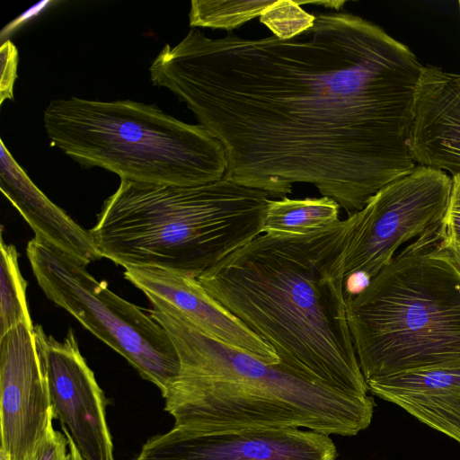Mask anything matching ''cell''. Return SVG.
<instances>
[{"mask_svg":"<svg viewBox=\"0 0 460 460\" xmlns=\"http://www.w3.org/2000/svg\"><path fill=\"white\" fill-rule=\"evenodd\" d=\"M314 15L287 40L191 29L163 48L150 79L222 143L224 178L279 199L312 184L349 216L416 166L409 135L423 66L371 22Z\"/></svg>","mask_w":460,"mask_h":460,"instance_id":"obj_1","label":"cell"},{"mask_svg":"<svg viewBox=\"0 0 460 460\" xmlns=\"http://www.w3.org/2000/svg\"><path fill=\"white\" fill-rule=\"evenodd\" d=\"M352 225L350 215L305 234H261L197 279L281 363L335 391L365 397L344 283Z\"/></svg>","mask_w":460,"mask_h":460,"instance_id":"obj_2","label":"cell"},{"mask_svg":"<svg viewBox=\"0 0 460 460\" xmlns=\"http://www.w3.org/2000/svg\"><path fill=\"white\" fill-rule=\"evenodd\" d=\"M148 299L150 315L166 330L180 359L178 378L162 394L174 427L305 428L354 436L369 426L372 397L340 393L281 362L265 363L210 335L160 298Z\"/></svg>","mask_w":460,"mask_h":460,"instance_id":"obj_3","label":"cell"},{"mask_svg":"<svg viewBox=\"0 0 460 460\" xmlns=\"http://www.w3.org/2000/svg\"><path fill=\"white\" fill-rule=\"evenodd\" d=\"M270 197L226 178L199 186L120 180L89 231L102 257L197 279L262 234Z\"/></svg>","mask_w":460,"mask_h":460,"instance_id":"obj_4","label":"cell"},{"mask_svg":"<svg viewBox=\"0 0 460 460\" xmlns=\"http://www.w3.org/2000/svg\"><path fill=\"white\" fill-rule=\"evenodd\" d=\"M440 225L396 252L356 295L347 316L366 382L460 367V270L439 246Z\"/></svg>","mask_w":460,"mask_h":460,"instance_id":"obj_5","label":"cell"},{"mask_svg":"<svg viewBox=\"0 0 460 460\" xmlns=\"http://www.w3.org/2000/svg\"><path fill=\"white\" fill-rule=\"evenodd\" d=\"M51 145L84 167H100L139 183L199 186L222 180L227 157L201 124L155 104L123 100H52L43 112Z\"/></svg>","mask_w":460,"mask_h":460,"instance_id":"obj_6","label":"cell"},{"mask_svg":"<svg viewBox=\"0 0 460 460\" xmlns=\"http://www.w3.org/2000/svg\"><path fill=\"white\" fill-rule=\"evenodd\" d=\"M26 253L49 300L124 357L162 394L175 382L181 370L176 349L150 314L111 292L85 265L35 237L28 243Z\"/></svg>","mask_w":460,"mask_h":460,"instance_id":"obj_7","label":"cell"},{"mask_svg":"<svg viewBox=\"0 0 460 460\" xmlns=\"http://www.w3.org/2000/svg\"><path fill=\"white\" fill-rule=\"evenodd\" d=\"M451 189V175L416 165L351 215L344 261L346 299L362 290L402 245L441 224Z\"/></svg>","mask_w":460,"mask_h":460,"instance_id":"obj_8","label":"cell"},{"mask_svg":"<svg viewBox=\"0 0 460 460\" xmlns=\"http://www.w3.org/2000/svg\"><path fill=\"white\" fill-rule=\"evenodd\" d=\"M54 418L84 460H114L106 420L108 401L69 329L63 341L34 325Z\"/></svg>","mask_w":460,"mask_h":460,"instance_id":"obj_9","label":"cell"},{"mask_svg":"<svg viewBox=\"0 0 460 460\" xmlns=\"http://www.w3.org/2000/svg\"><path fill=\"white\" fill-rule=\"evenodd\" d=\"M53 418L34 326L21 323L0 337V449L29 460Z\"/></svg>","mask_w":460,"mask_h":460,"instance_id":"obj_10","label":"cell"},{"mask_svg":"<svg viewBox=\"0 0 460 460\" xmlns=\"http://www.w3.org/2000/svg\"><path fill=\"white\" fill-rule=\"evenodd\" d=\"M329 435L297 428L205 431L173 427L135 460H335Z\"/></svg>","mask_w":460,"mask_h":460,"instance_id":"obj_11","label":"cell"},{"mask_svg":"<svg viewBox=\"0 0 460 460\" xmlns=\"http://www.w3.org/2000/svg\"><path fill=\"white\" fill-rule=\"evenodd\" d=\"M409 148L416 165L460 174V74L422 67L416 86Z\"/></svg>","mask_w":460,"mask_h":460,"instance_id":"obj_12","label":"cell"},{"mask_svg":"<svg viewBox=\"0 0 460 460\" xmlns=\"http://www.w3.org/2000/svg\"><path fill=\"white\" fill-rule=\"evenodd\" d=\"M124 277L146 296L160 298L223 342L268 364L279 363L275 351L209 296L197 279L158 267L128 266Z\"/></svg>","mask_w":460,"mask_h":460,"instance_id":"obj_13","label":"cell"},{"mask_svg":"<svg viewBox=\"0 0 460 460\" xmlns=\"http://www.w3.org/2000/svg\"><path fill=\"white\" fill-rule=\"evenodd\" d=\"M0 189L34 231L35 238L87 265L102 258L90 231L54 204L0 141Z\"/></svg>","mask_w":460,"mask_h":460,"instance_id":"obj_14","label":"cell"},{"mask_svg":"<svg viewBox=\"0 0 460 460\" xmlns=\"http://www.w3.org/2000/svg\"><path fill=\"white\" fill-rule=\"evenodd\" d=\"M366 383L375 395L460 444V367L404 372Z\"/></svg>","mask_w":460,"mask_h":460,"instance_id":"obj_15","label":"cell"},{"mask_svg":"<svg viewBox=\"0 0 460 460\" xmlns=\"http://www.w3.org/2000/svg\"><path fill=\"white\" fill-rule=\"evenodd\" d=\"M341 207L328 197L269 199L262 234L297 235L315 232L339 220Z\"/></svg>","mask_w":460,"mask_h":460,"instance_id":"obj_16","label":"cell"},{"mask_svg":"<svg viewBox=\"0 0 460 460\" xmlns=\"http://www.w3.org/2000/svg\"><path fill=\"white\" fill-rule=\"evenodd\" d=\"M0 337L13 327L24 323L34 326L26 299L27 281L18 265L14 245L0 240Z\"/></svg>","mask_w":460,"mask_h":460,"instance_id":"obj_17","label":"cell"},{"mask_svg":"<svg viewBox=\"0 0 460 460\" xmlns=\"http://www.w3.org/2000/svg\"><path fill=\"white\" fill-rule=\"evenodd\" d=\"M276 0H193L190 26L232 31L261 13Z\"/></svg>","mask_w":460,"mask_h":460,"instance_id":"obj_18","label":"cell"},{"mask_svg":"<svg viewBox=\"0 0 460 460\" xmlns=\"http://www.w3.org/2000/svg\"><path fill=\"white\" fill-rule=\"evenodd\" d=\"M260 21L279 40H291L314 24V13L305 12L297 1L276 0L260 16Z\"/></svg>","mask_w":460,"mask_h":460,"instance_id":"obj_19","label":"cell"},{"mask_svg":"<svg viewBox=\"0 0 460 460\" xmlns=\"http://www.w3.org/2000/svg\"><path fill=\"white\" fill-rule=\"evenodd\" d=\"M439 246L460 270V174L452 176V189L440 224Z\"/></svg>","mask_w":460,"mask_h":460,"instance_id":"obj_20","label":"cell"},{"mask_svg":"<svg viewBox=\"0 0 460 460\" xmlns=\"http://www.w3.org/2000/svg\"><path fill=\"white\" fill-rule=\"evenodd\" d=\"M29 460H70L66 437L50 423Z\"/></svg>","mask_w":460,"mask_h":460,"instance_id":"obj_21","label":"cell"},{"mask_svg":"<svg viewBox=\"0 0 460 460\" xmlns=\"http://www.w3.org/2000/svg\"><path fill=\"white\" fill-rule=\"evenodd\" d=\"M1 57V81L0 101L13 100V85L18 64V51L11 40L4 42L0 49Z\"/></svg>","mask_w":460,"mask_h":460,"instance_id":"obj_22","label":"cell"},{"mask_svg":"<svg viewBox=\"0 0 460 460\" xmlns=\"http://www.w3.org/2000/svg\"><path fill=\"white\" fill-rule=\"evenodd\" d=\"M52 2H41L39 4L31 7L30 10H28L26 13L20 15L16 20L13 21L8 26H6L4 30L7 32H10L14 30L17 26H20L25 21L29 20L31 17L37 14L40 11H41L47 4H51ZM3 31V32H4Z\"/></svg>","mask_w":460,"mask_h":460,"instance_id":"obj_23","label":"cell"},{"mask_svg":"<svg viewBox=\"0 0 460 460\" xmlns=\"http://www.w3.org/2000/svg\"><path fill=\"white\" fill-rule=\"evenodd\" d=\"M64 435L66 437L68 440L69 452H70V460H84L81 456L79 450L75 447V443L71 439L68 434L64 432Z\"/></svg>","mask_w":460,"mask_h":460,"instance_id":"obj_24","label":"cell"},{"mask_svg":"<svg viewBox=\"0 0 460 460\" xmlns=\"http://www.w3.org/2000/svg\"><path fill=\"white\" fill-rule=\"evenodd\" d=\"M0 460H9V457L2 449H0Z\"/></svg>","mask_w":460,"mask_h":460,"instance_id":"obj_25","label":"cell"},{"mask_svg":"<svg viewBox=\"0 0 460 460\" xmlns=\"http://www.w3.org/2000/svg\"><path fill=\"white\" fill-rule=\"evenodd\" d=\"M459 8H460V1H459Z\"/></svg>","mask_w":460,"mask_h":460,"instance_id":"obj_26","label":"cell"}]
</instances>
